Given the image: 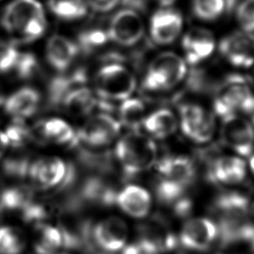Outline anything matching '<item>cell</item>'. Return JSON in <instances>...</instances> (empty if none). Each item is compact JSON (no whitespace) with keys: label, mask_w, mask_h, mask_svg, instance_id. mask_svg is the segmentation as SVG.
<instances>
[{"label":"cell","mask_w":254,"mask_h":254,"mask_svg":"<svg viewBox=\"0 0 254 254\" xmlns=\"http://www.w3.org/2000/svg\"><path fill=\"white\" fill-rule=\"evenodd\" d=\"M115 156L125 176L131 178L155 164L158 148L152 138L138 131H131L117 143Z\"/></svg>","instance_id":"7a4b0ae2"},{"label":"cell","mask_w":254,"mask_h":254,"mask_svg":"<svg viewBox=\"0 0 254 254\" xmlns=\"http://www.w3.org/2000/svg\"><path fill=\"white\" fill-rule=\"evenodd\" d=\"M3 102V99H2V96L0 95V105Z\"/></svg>","instance_id":"f6af8a7d"},{"label":"cell","mask_w":254,"mask_h":254,"mask_svg":"<svg viewBox=\"0 0 254 254\" xmlns=\"http://www.w3.org/2000/svg\"><path fill=\"white\" fill-rule=\"evenodd\" d=\"M237 19L247 33L254 32V0H243L237 9Z\"/></svg>","instance_id":"e575fe53"},{"label":"cell","mask_w":254,"mask_h":254,"mask_svg":"<svg viewBox=\"0 0 254 254\" xmlns=\"http://www.w3.org/2000/svg\"><path fill=\"white\" fill-rule=\"evenodd\" d=\"M86 81L87 75L84 69H78L71 74L57 77L50 84V102L54 106L62 104L65 96L75 89L84 86Z\"/></svg>","instance_id":"603a6c76"},{"label":"cell","mask_w":254,"mask_h":254,"mask_svg":"<svg viewBox=\"0 0 254 254\" xmlns=\"http://www.w3.org/2000/svg\"><path fill=\"white\" fill-rule=\"evenodd\" d=\"M213 108L218 116L224 118L237 112L251 115L254 112V94L243 77L232 75L219 85Z\"/></svg>","instance_id":"277c9868"},{"label":"cell","mask_w":254,"mask_h":254,"mask_svg":"<svg viewBox=\"0 0 254 254\" xmlns=\"http://www.w3.org/2000/svg\"><path fill=\"white\" fill-rule=\"evenodd\" d=\"M219 237V227L206 218L190 219L184 224L180 231V243L188 250H207Z\"/></svg>","instance_id":"8fae6325"},{"label":"cell","mask_w":254,"mask_h":254,"mask_svg":"<svg viewBox=\"0 0 254 254\" xmlns=\"http://www.w3.org/2000/svg\"><path fill=\"white\" fill-rule=\"evenodd\" d=\"M249 166H250V169L251 171H252V173L254 174V155L251 156L250 164H249Z\"/></svg>","instance_id":"b9f144b4"},{"label":"cell","mask_w":254,"mask_h":254,"mask_svg":"<svg viewBox=\"0 0 254 254\" xmlns=\"http://www.w3.org/2000/svg\"><path fill=\"white\" fill-rule=\"evenodd\" d=\"M156 1H158V3L161 4L164 7H166V6H169L171 4H173L175 0H156Z\"/></svg>","instance_id":"60d3db41"},{"label":"cell","mask_w":254,"mask_h":254,"mask_svg":"<svg viewBox=\"0 0 254 254\" xmlns=\"http://www.w3.org/2000/svg\"><path fill=\"white\" fill-rule=\"evenodd\" d=\"M67 172V165L58 157H44L32 162L28 176L36 187L49 190L60 187Z\"/></svg>","instance_id":"7c38bea8"},{"label":"cell","mask_w":254,"mask_h":254,"mask_svg":"<svg viewBox=\"0 0 254 254\" xmlns=\"http://www.w3.org/2000/svg\"><path fill=\"white\" fill-rule=\"evenodd\" d=\"M219 51L234 66L248 68L254 60V37L247 32H234L222 39Z\"/></svg>","instance_id":"5bb4252c"},{"label":"cell","mask_w":254,"mask_h":254,"mask_svg":"<svg viewBox=\"0 0 254 254\" xmlns=\"http://www.w3.org/2000/svg\"><path fill=\"white\" fill-rule=\"evenodd\" d=\"M109 39L121 46H131L143 38L145 24L140 15L132 9H125L114 15L108 30Z\"/></svg>","instance_id":"30bf717a"},{"label":"cell","mask_w":254,"mask_h":254,"mask_svg":"<svg viewBox=\"0 0 254 254\" xmlns=\"http://www.w3.org/2000/svg\"><path fill=\"white\" fill-rule=\"evenodd\" d=\"M109 36L107 32L100 29H92L82 32L78 42L79 46L85 53H92L106 45Z\"/></svg>","instance_id":"d6a6232c"},{"label":"cell","mask_w":254,"mask_h":254,"mask_svg":"<svg viewBox=\"0 0 254 254\" xmlns=\"http://www.w3.org/2000/svg\"><path fill=\"white\" fill-rule=\"evenodd\" d=\"M157 169L160 175L157 196L165 204L180 200L196 174L193 162L184 156L166 157L157 163Z\"/></svg>","instance_id":"6da1fadb"},{"label":"cell","mask_w":254,"mask_h":254,"mask_svg":"<svg viewBox=\"0 0 254 254\" xmlns=\"http://www.w3.org/2000/svg\"><path fill=\"white\" fill-rule=\"evenodd\" d=\"M34 200L33 190L26 186L8 187L0 196V214L22 212Z\"/></svg>","instance_id":"cb8c5ba5"},{"label":"cell","mask_w":254,"mask_h":254,"mask_svg":"<svg viewBox=\"0 0 254 254\" xmlns=\"http://www.w3.org/2000/svg\"><path fill=\"white\" fill-rule=\"evenodd\" d=\"M220 138L223 144L243 157L254 150V127L249 120L231 114L222 118Z\"/></svg>","instance_id":"ba28073f"},{"label":"cell","mask_w":254,"mask_h":254,"mask_svg":"<svg viewBox=\"0 0 254 254\" xmlns=\"http://www.w3.org/2000/svg\"><path fill=\"white\" fill-rule=\"evenodd\" d=\"M36 226L34 248L38 254H57L63 248L62 235L59 227L41 223Z\"/></svg>","instance_id":"484cf974"},{"label":"cell","mask_w":254,"mask_h":254,"mask_svg":"<svg viewBox=\"0 0 254 254\" xmlns=\"http://www.w3.org/2000/svg\"><path fill=\"white\" fill-rule=\"evenodd\" d=\"M182 46L187 62L195 65L212 55L215 49V39L208 30L195 27L184 36Z\"/></svg>","instance_id":"e0dca14e"},{"label":"cell","mask_w":254,"mask_h":254,"mask_svg":"<svg viewBox=\"0 0 254 254\" xmlns=\"http://www.w3.org/2000/svg\"><path fill=\"white\" fill-rule=\"evenodd\" d=\"M40 102V95L35 89L25 87L14 92L5 102V111L11 116L21 120L35 113Z\"/></svg>","instance_id":"44dd1931"},{"label":"cell","mask_w":254,"mask_h":254,"mask_svg":"<svg viewBox=\"0 0 254 254\" xmlns=\"http://www.w3.org/2000/svg\"><path fill=\"white\" fill-rule=\"evenodd\" d=\"M45 15L42 5L37 0H13L4 10L2 25L10 33L18 35L33 18Z\"/></svg>","instance_id":"2e32d148"},{"label":"cell","mask_w":254,"mask_h":254,"mask_svg":"<svg viewBox=\"0 0 254 254\" xmlns=\"http://www.w3.org/2000/svg\"><path fill=\"white\" fill-rule=\"evenodd\" d=\"M129 235L128 226L123 219L109 217L93 226L96 247L106 252H117L126 247Z\"/></svg>","instance_id":"4fadbf2b"},{"label":"cell","mask_w":254,"mask_h":254,"mask_svg":"<svg viewBox=\"0 0 254 254\" xmlns=\"http://www.w3.org/2000/svg\"><path fill=\"white\" fill-rule=\"evenodd\" d=\"M120 0H88L91 7L97 11L106 12L113 10Z\"/></svg>","instance_id":"f35d334b"},{"label":"cell","mask_w":254,"mask_h":254,"mask_svg":"<svg viewBox=\"0 0 254 254\" xmlns=\"http://www.w3.org/2000/svg\"></svg>","instance_id":"bcb514c9"},{"label":"cell","mask_w":254,"mask_h":254,"mask_svg":"<svg viewBox=\"0 0 254 254\" xmlns=\"http://www.w3.org/2000/svg\"><path fill=\"white\" fill-rule=\"evenodd\" d=\"M62 214L59 229L62 235L63 248L93 254L97 247L93 240L94 226L92 222L78 217V212H62Z\"/></svg>","instance_id":"8992f818"},{"label":"cell","mask_w":254,"mask_h":254,"mask_svg":"<svg viewBox=\"0 0 254 254\" xmlns=\"http://www.w3.org/2000/svg\"><path fill=\"white\" fill-rule=\"evenodd\" d=\"M19 53L13 46L0 47V72L6 73L14 70Z\"/></svg>","instance_id":"74e56055"},{"label":"cell","mask_w":254,"mask_h":254,"mask_svg":"<svg viewBox=\"0 0 254 254\" xmlns=\"http://www.w3.org/2000/svg\"><path fill=\"white\" fill-rule=\"evenodd\" d=\"M31 164L32 163L26 156H11L4 159L2 168L6 176L16 180H22L28 176Z\"/></svg>","instance_id":"1f68e13d"},{"label":"cell","mask_w":254,"mask_h":254,"mask_svg":"<svg viewBox=\"0 0 254 254\" xmlns=\"http://www.w3.org/2000/svg\"><path fill=\"white\" fill-rule=\"evenodd\" d=\"M21 120H17L16 122L8 127L4 133L7 137L10 145L20 146L31 139V131L24 124L20 122Z\"/></svg>","instance_id":"8d00e7d4"},{"label":"cell","mask_w":254,"mask_h":254,"mask_svg":"<svg viewBox=\"0 0 254 254\" xmlns=\"http://www.w3.org/2000/svg\"><path fill=\"white\" fill-rule=\"evenodd\" d=\"M210 175L212 180L219 183L226 185L241 183L247 176L246 162L238 157H220L212 162Z\"/></svg>","instance_id":"d6986e66"},{"label":"cell","mask_w":254,"mask_h":254,"mask_svg":"<svg viewBox=\"0 0 254 254\" xmlns=\"http://www.w3.org/2000/svg\"><path fill=\"white\" fill-rule=\"evenodd\" d=\"M226 9L225 0H193L192 11L197 18L212 21L219 18Z\"/></svg>","instance_id":"4dcf8cb0"},{"label":"cell","mask_w":254,"mask_h":254,"mask_svg":"<svg viewBox=\"0 0 254 254\" xmlns=\"http://www.w3.org/2000/svg\"><path fill=\"white\" fill-rule=\"evenodd\" d=\"M121 123L131 131H138L145 119V104L138 99L124 100L120 108Z\"/></svg>","instance_id":"83f0119b"},{"label":"cell","mask_w":254,"mask_h":254,"mask_svg":"<svg viewBox=\"0 0 254 254\" xmlns=\"http://www.w3.org/2000/svg\"><path fill=\"white\" fill-rule=\"evenodd\" d=\"M38 69V60L32 53H19L14 71L18 78H29L32 77Z\"/></svg>","instance_id":"d590c367"},{"label":"cell","mask_w":254,"mask_h":254,"mask_svg":"<svg viewBox=\"0 0 254 254\" xmlns=\"http://www.w3.org/2000/svg\"><path fill=\"white\" fill-rule=\"evenodd\" d=\"M250 242L251 244H252V246H253V248L254 249V235L253 236V238L251 239Z\"/></svg>","instance_id":"ee69618b"},{"label":"cell","mask_w":254,"mask_h":254,"mask_svg":"<svg viewBox=\"0 0 254 254\" xmlns=\"http://www.w3.org/2000/svg\"><path fill=\"white\" fill-rule=\"evenodd\" d=\"M249 69H250L251 71H252V73H253V75H254V60H253V62L251 63L250 65H249Z\"/></svg>","instance_id":"7bdbcfd3"},{"label":"cell","mask_w":254,"mask_h":254,"mask_svg":"<svg viewBox=\"0 0 254 254\" xmlns=\"http://www.w3.org/2000/svg\"><path fill=\"white\" fill-rule=\"evenodd\" d=\"M78 46L70 39L60 35H54L46 46V57L50 64L58 71H65L75 60Z\"/></svg>","instance_id":"ffe728a7"},{"label":"cell","mask_w":254,"mask_h":254,"mask_svg":"<svg viewBox=\"0 0 254 254\" xmlns=\"http://www.w3.org/2000/svg\"><path fill=\"white\" fill-rule=\"evenodd\" d=\"M96 90L104 99L125 100L136 88V79L130 70L118 63H111L99 70Z\"/></svg>","instance_id":"5b68a950"},{"label":"cell","mask_w":254,"mask_h":254,"mask_svg":"<svg viewBox=\"0 0 254 254\" xmlns=\"http://www.w3.org/2000/svg\"><path fill=\"white\" fill-rule=\"evenodd\" d=\"M9 145L10 144H9V140H8L6 135L4 131H0V158H2L4 156V152Z\"/></svg>","instance_id":"ab89813d"},{"label":"cell","mask_w":254,"mask_h":254,"mask_svg":"<svg viewBox=\"0 0 254 254\" xmlns=\"http://www.w3.org/2000/svg\"><path fill=\"white\" fill-rule=\"evenodd\" d=\"M187 72V64L181 57L170 52L160 53L150 64L143 87L148 92L167 91L179 85Z\"/></svg>","instance_id":"3957f363"},{"label":"cell","mask_w":254,"mask_h":254,"mask_svg":"<svg viewBox=\"0 0 254 254\" xmlns=\"http://www.w3.org/2000/svg\"><path fill=\"white\" fill-rule=\"evenodd\" d=\"M38 130L41 138L58 145H70L74 147L77 133L72 127L60 119H50L39 125Z\"/></svg>","instance_id":"7402d4cb"},{"label":"cell","mask_w":254,"mask_h":254,"mask_svg":"<svg viewBox=\"0 0 254 254\" xmlns=\"http://www.w3.org/2000/svg\"><path fill=\"white\" fill-rule=\"evenodd\" d=\"M116 204L127 215L135 219H143L151 211L152 197L145 188L129 185L119 190Z\"/></svg>","instance_id":"ac0fdd59"},{"label":"cell","mask_w":254,"mask_h":254,"mask_svg":"<svg viewBox=\"0 0 254 254\" xmlns=\"http://www.w3.org/2000/svg\"><path fill=\"white\" fill-rule=\"evenodd\" d=\"M48 6L53 14L64 20L79 19L87 13L84 0H49Z\"/></svg>","instance_id":"f1b7e54d"},{"label":"cell","mask_w":254,"mask_h":254,"mask_svg":"<svg viewBox=\"0 0 254 254\" xmlns=\"http://www.w3.org/2000/svg\"><path fill=\"white\" fill-rule=\"evenodd\" d=\"M25 247L19 230L11 226L0 227V254H20Z\"/></svg>","instance_id":"f546056e"},{"label":"cell","mask_w":254,"mask_h":254,"mask_svg":"<svg viewBox=\"0 0 254 254\" xmlns=\"http://www.w3.org/2000/svg\"><path fill=\"white\" fill-rule=\"evenodd\" d=\"M180 126L184 134L198 144L212 139L215 131V120L202 106L186 103L180 107Z\"/></svg>","instance_id":"52a82bcc"},{"label":"cell","mask_w":254,"mask_h":254,"mask_svg":"<svg viewBox=\"0 0 254 254\" xmlns=\"http://www.w3.org/2000/svg\"><path fill=\"white\" fill-rule=\"evenodd\" d=\"M120 131V124L113 117L106 114L95 115L90 118L77 132L75 145L106 148L117 138Z\"/></svg>","instance_id":"9c48e42d"},{"label":"cell","mask_w":254,"mask_h":254,"mask_svg":"<svg viewBox=\"0 0 254 254\" xmlns=\"http://www.w3.org/2000/svg\"><path fill=\"white\" fill-rule=\"evenodd\" d=\"M143 126L153 137L166 138L176 131L178 120L171 110L159 109L145 117Z\"/></svg>","instance_id":"d4e9b609"},{"label":"cell","mask_w":254,"mask_h":254,"mask_svg":"<svg viewBox=\"0 0 254 254\" xmlns=\"http://www.w3.org/2000/svg\"><path fill=\"white\" fill-rule=\"evenodd\" d=\"M46 17L45 15H41L29 22L17 36L24 42L33 41L40 38L46 32Z\"/></svg>","instance_id":"836d02e7"},{"label":"cell","mask_w":254,"mask_h":254,"mask_svg":"<svg viewBox=\"0 0 254 254\" xmlns=\"http://www.w3.org/2000/svg\"><path fill=\"white\" fill-rule=\"evenodd\" d=\"M183 18L180 12L173 9H162L152 15L150 32L154 42L159 45H170L181 33Z\"/></svg>","instance_id":"9a60e30c"},{"label":"cell","mask_w":254,"mask_h":254,"mask_svg":"<svg viewBox=\"0 0 254 254\" xmlns=\"http://www.w3.org/2000/svg\"><path fill=\"white\" fill-rule=\"evenodd\" d=\"M62 104L68 113L74 115H86L95 107L97 100L89 89L82 86L65 96Z\"/></svg>","instance_id":"4316f807"}]
</instances>
